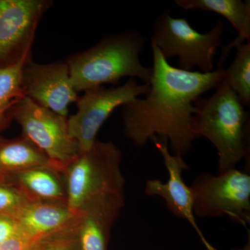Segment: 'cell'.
Returning a JSON list of instances; mask_svg holds the SVG:
<instances>
[{
  "instance_id": "1",
  "label": "cell",
  "mask_w": 250,
  "mask_h": 250,
  "mask_svg": "<svg viewBox=\"0 0 250 250\" xmlns=\"http://www.w3.org/2000/svg\"><path fill=\"white\" fill-rule=\"evenodd\" d=\"M150 89L144 98H137L122 106L123 131L136 147H143L154 136L170 143L176 155L191 150L197 139L192 129L194 103L225 78V69L208 73L185 71L174 67L154 45Z\"/></svg>"
},
{
  "instance_id": "2",
  "label": "cell",
  "mask_w": 250,
  "mask_h": 250,
  "mask_svg": "<svg viewBox=\"0 0 250 250\" xmlns=\"http://www.w3.org/2000/svg\"><path fill=\"white\" fill-rule=\"evenodd\" d=\"M121 159V149L114 143L97 140L64 169L67 205L74 213L82 216L123 209Z\"/></svg>"
},
{
  "instance_id": "3",
  "label": "cell",
  "mask_w": 250,
  "mask_h": 250,
  "mask_svg": "<svg viewBox=\"0 0 250 250\" xmlns=\"http://www.w3.org/2000/svg\"><path fill=\"white\" fill-rule=\"evenodd\" d=\"M208 98L194 103L192 129L197 139L205 137L216 148L218 174L236 169L250 156L249 113L224 79Z\"/></svg>"
},
{
  "instance_id": "4",
  "label": "cell",
  "mask_w": 250,
  "mask_h": 250,
  "mask_svg": "<svg viewBox=\"0 0 250 250\" xmlns=\"http://www.w3.org/2000/svg\"><path fill=\"white\" fill-rule=\"evenodd\" d=\"M146 36L129 30L104 37L98 43L67 60L72 85L77 93L103 85H116L125 77L150 83L152 67L140 60Z\"/></svg>"
},
{
  "instance_id": "5",
  "label": "cell",
  "mask_w": 250,
  "mask_h": 250,
  "mask_svg": "<svg viewBox=\"0 0 250 250\" xmlns=\"http://www.w3.org/2000/svg\"><path fill=\"white\" fill-rule=\"evenodd\" d=\"M224 30L225 24L218 21L211 30L201 34L186 18H173L167 9L154 21L151 45L157 47L166 60L178 57L181 70L192 71L198 67L199 72L208 73L214 70L213 59Z\"/></svg>"
},
{
  "instance_id": "6",
  "label": "cell",
  "mask_w": 250,
  "mask_h": 250,
  "mask_svg": "<svg viewBox=\"0 0 250 250\" xmlns=\"http://www.w3.org/2000/svg\"><path fill=\"white\" fill-rule=\"evenodd\" d=\"M190 188L194 215L229 216L248 226L250 223V175L233 169L218 175L204 172L197 176Z\"/></svg>"
},
{
  "instance_id": "7",
  "label": "cell",
  "mask_w": 250,
  "mask_h": 250,
  "mask_svg": "<svg viewBox=\"0 0 250 250\" xmlns=\"http://www.w3.org/2000/svg\"><path fill=\"white\" fill-rule=\"evenodd\" d=\"M11 116L21 125L22 135L42 150L62 173L80 154L78 143L69 132L67 118L26 97L14 103Z\"/></svg>"
},
{
  "instance_id": "8",
  "label": "cell",
  "mask_w": 250,
  "mask_h": 250,
  "mask_svg": "<svg viewBox=\"0 0 250 250\" xmlns=\"http://www.w3.org/2000/svg\"><path fill=\"white\" fill-rule=\"evenodd\" d=\"M149 89V83L140 84L131 78L120 86L100 85L85 90L76 103L77 113L67 118L69 132L78 143L80 152L93 147L99 130L116 108L146 95Z\"/></svg>"
},
{
  "instance_id": "9",
  "label": "cell",
  "mask_w": 250,
  "mask_h": 250,
  "mask_svg": "<svg viewBox=\"0 0 250 250\" xmlns=\"http://www.w3.org/2000/svg\"><path fill=\"white\" fill-rule=\"evenodd\" d=\"M49 0H0V68L31 59L36 29Z\"/></svg>"
},
{
  "instance_id": "10",
  "label": "cell",
  "mask_w": 250,
  "mask_h": 250,
  "mask_svg": "<svg viewBox=\"0 0 250 250\" xmlns=\"http://www.w3.org/2000/svg\"><path fill=\"white\" fill-rule=\"evenodd\" d=\"M22 89L26 98L65 118L69 106L79 99L66 62L28 61L22 67Z\"/></svg>"
},
{
  "instance_id": "11",
  "label": "cell",
  "mask_w": 250,
  "mask_h": 250,
  "mask_svg": "<svg viewBox=\"0 0 250 250\" xmlns=\"http://www.w3.org/2000/svg\"><path fill=\"white\" fill-rule=\"evenodd\" d=\"M150 141L163 156L169 178L166 182L160 179L147 180L145 187L146 195L164 199L167 208L175 216L185 219L195 229L207 250H217L207 241L196 223L192 191L182 178V172L189 167L183 156L170 154L168 141L164 138L154 136Z\"/></svg>"
},
{
  "instance_id": "12",
  "label": "cell",
  "mask_w": 250,
  "mask_h": 250,
  "mask_svg": "<svg viewBox=\"0 0 250 250\" xmlns=\"http://www.w3.org/2000/svg\"><path fill=\"white\" fill-rule=\"evenodd\" d=\"M80 217L74 213L67 204L30 200L15 220L20 228L31 236L46 238L72 228L78 223Z\"/></svg>"
},
{
  "instance_id": "13",
  "label": "cell",
  "mask_w": 250,
  "mask_h": 250,
  "mask_svg": "<svg viewBox=\"0 0 250 250\" xmlns=\"http://www.w3.org/2000/svg\"><path fill=\"white\" fill-rule=\"evenodd\" d=\"M174 4L184 10L199 9L211 11L223 16L238 31V36L228 45L224 46L218 66L224 62L237 45L250 41V1L246 0H174Z\"/></svg>"
},
{
  "instance_id": "14",
  "label": "cell",
  "mask_w": 250,
  "mask_h": 250,
  "mask_svg": "<svg viewBox=\"0 0 250 250\" xmlns=\"http://www.w3.org/2000/svg\"><path fill=\"white\" fill-rule=\"evenodd\" d=\"M60 173L52 167H36L6 176V182L32 201L67 204L65 183H62Z\"/></svg>"
},
{
  "instance_id": "15",
  "label": "cell",
  "mask_w": 250,
  "mask_h": 250,
  "mask_svg": "<svg viewBox=\"0 0 250 250\" xmlns=\"http://www.w3.org/2000/svg\"><path fill=\"white\" fill-rule=\"evenodd\" d=\"M41 167L58 170L44 152L24 135L14 139L0 136V173L8 176Z\"/></svg>"
},
{
  "instance_id": "16",
  "label": "cell",
  "mask_w": 250,
  "mask_h": 250,
  "mask_svg": "<svg viewBox=\"0 0 250 250\" xmlns=\"http://www.w3.org/2000/svg\"><path fill=\"white\" fill-rule=\"evenodd\" d=\"M118 215L114 213L82 215L77 229L81 250H106L110 229Z\"/></svg>"
},
{
  "instance_id": "17",
  "label": "cell",
  "mask_w": 250,
  "mask_h": 250,
  "mask_svg": "<svg viewBox=\"0 0 250 250\" xmlns=\"http://www.w3.org/2000/svg\"><path fill=\"white\" fill-rule=\"evenodd\" d=\"M26 62L0 68V131L12 120L11 108L14 103L25 98L22 89V71Z\"/></svg>"
},
{
  "instance_id": "18",
  "label": "cell",
  "mask_w": 250,
  "mask_h": 250,
  "mask_svg": "<svg viewBox=\"0 0 250 250\" xmlns=\"http://www.w3.org/2000/svg\"><path fill=\"white\" fill-rule=\"evenodd\" d=\"M232 63L225 69V80L243 106H250V41L237 45Z\"/></svg>"
},
{
  "instance_id": "19",
  "label": "cell",
  "mask_w": 250,
  "mask_h": 250,
  "mask_svg": "<svg viewBox=\"0 0 250 250\" xmlns=\"http://www.w3.org/2000/svg\"><path fill=\"white\" fill-rule=\"evenodd\" d=\"M29 198L11 184L0 183V215L14 218Z\"/></svg>"
},
{
  "instance_id": "20",
  "label": "cell",
  "mask_w": 250,
  "mask_h": 250,
  "mask_svg": "<svg viewBox=\"0 0 250 250\" xmlns=\"http://www.w3.org/2000/svg\"><path fill=\"white\" fill-rule=\"evenodd\" d=\"M44 239L31 236L19 227L12 236L0 245V250H36Z\"/></svg>"
},
{
  "instance_id": "21",
  "label": "cell",
  "mask_w": 250,
  "mask_h": 250,
  "mask_svg": "<svg viewBox=\"0 0 250 250\" xmlns=\"http://www.w3.org/2000/svg\"><path fill=\"white\" fill-rule=\"evenodd\" d=\"M18 229L19 225L14 218L0 215V245L12 236Z\"/></svg>"
},
{
  "instance_id": "22",
  "label": "cell",
  "mask_w": 250,
  "mask_h": 250,
  "mask_svg": "<svg viewBox=\"0 0 250 250\" xmlns=\"http://www.w3.org/2000/svg\"><path fill=\"white\" fill-rule=\"evenodd\" d=\"M47 238L41 242L36 250H72L68 243L62 241L47 242Z\"/></svg>"
},
{
  "instance_id": "23",
  "label": "cell",
  "mask_w": 250,
  "mask_h": 250,
  "mask_svg": "<svg viewBox=\"0 0 250 250\" xmlns=\"http://www.w3.org/2000/svg\"><path fill=\"white\" fill-rule=\"evenodd\" d=\"M6 182V176L0 173V183H4Z\"/></svg>"
}]
</instances>
